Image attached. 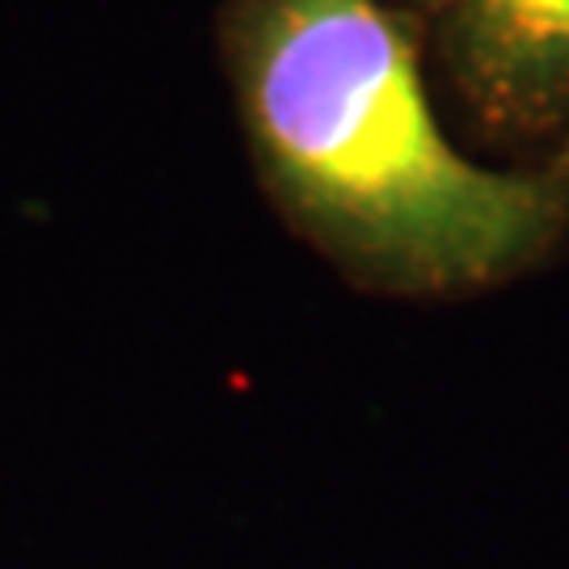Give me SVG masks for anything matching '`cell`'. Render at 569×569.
<instances>
[{
  "instance_id": "obj_1",
  "label": "cell",
  "mask_w": 569,
  "mask_h": 569,
  "mask_svg": "<svg viewBox=\"0 0 569 569\" xmlns=\"http://www.w3.org/2000/svg\"><path fill=\"white\" fill-rule=\"evenodd\" d=\"M220 56L266 199L350 287L460 300L566 244L569 152L510 169L465 157L397 4L220 0Z\"/></svg>"
},
{
  "instance_id": "obj_2",
  "label": "cell",
  "mask_w": 569,
  "mask_h": 569,
  "mask_svg": "<svg viewBox=\"0 0 569 569\" xmlns=\"http://www.w3.org/2000/svg\"><path fill=\"white\" fill-rule=\"evenodd\" d=\"M468 131L523 164L569 152V0H401Z\"/></svg>"
}]
</instances>
